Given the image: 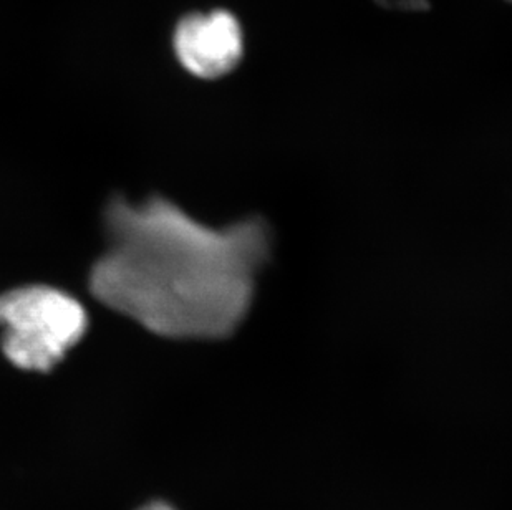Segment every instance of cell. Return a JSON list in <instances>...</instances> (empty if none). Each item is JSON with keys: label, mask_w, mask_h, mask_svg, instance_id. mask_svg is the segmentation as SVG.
I'll use <instances>...</instances> for the list:
<instances>
[{"label": "cell", "mask_w": 512, "mask_h": 510, "mask_svg": "<svg viewBox=\"0 0 512 510\" xmlns=\"http://www.w3.org/2000/svg\"><path fill=\"white\" fill-rule=\"evenodd\" d=\"M174 52L196 77H223L241 60V27L224 10L188 15L174 32Z\"/></svg>", "instance_id": "3"}, {"label": "cell", "mask_w": 512, "mask_h": 510, "mask_svg": "<svg viewBox=\"0 0 512 510\" xmlns=\"http://www.w3.org/2000/svg\"><path fill=\"white\" fill-rule=\"evenodd\" d=\"M108 249L93 265L95 299L176 340H223L246 320L271 257L262 217L209 227L161 196L105 209Z\"/></svg>", "instance_id": "1"}, {"label": "cell", "mask_w": 512, "mask_h": 510, "mask_svg": "<svg viewBox=\"0 0 512 510\" xmlns=\"http://www.w3.org/2000/svg\"><path fill=\"white\" fill-rule=\"evenodd\" d=\"M140 510H174L173 507L168 506L165 502H151L148 506L141 507Z\"/></svg>", "instance_id": "4"}, {"label": "cell", "mask_w": 512, "mask_h": 510, "mask_svg": "<svg viewBox=\"0 0 512 510\" xmlns=\"http://www.w3.org/2000/svg\"><path fill=\"white\" fill-rule=\"evenodd\" d=\"M2 352L22 370L49 371L87 332L80 302L47 285H29L0 295Z\"/></svg>", "instance_id": "2"}]
</instances>
